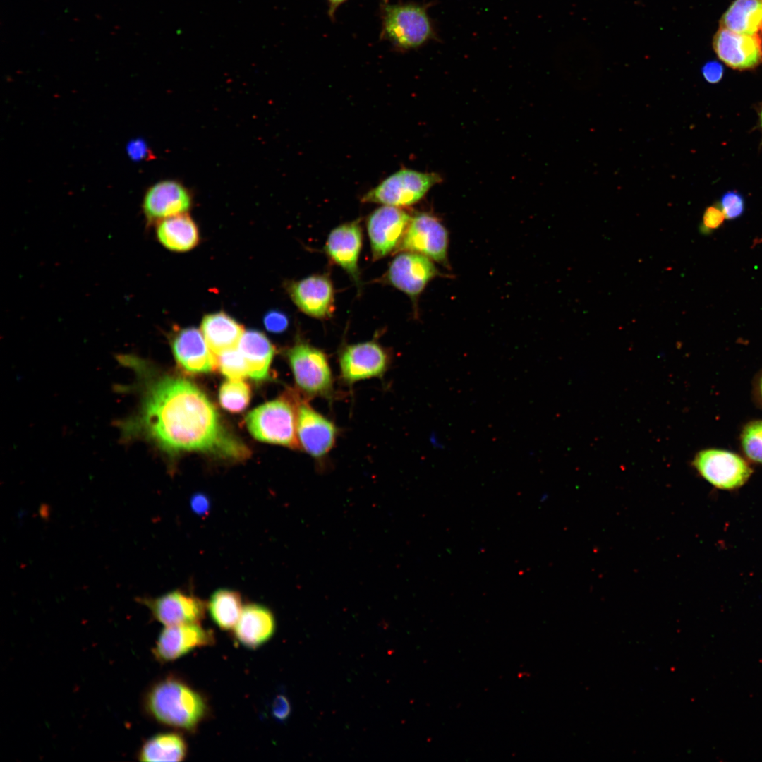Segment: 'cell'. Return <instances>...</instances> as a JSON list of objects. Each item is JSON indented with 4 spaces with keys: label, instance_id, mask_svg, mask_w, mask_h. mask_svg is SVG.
<instances>
[{
    "label": "cell",
    "instance_id": "1",
    "mask_svg": "<svg viewBox=\"0 0 762 762\" xmlns=\"http://www.w3.org/2000/svg\"><path fill=\"white\" fill-rule=\"evenodd\" d=\"M120 428L124 438L141 434L168 452L197 451L234 459L250 453L224 428L207 397L181 378L162 377L146 386L139 411Z\"/></svg>",
    "mask_w": 762,
    "mask_h": 762
},
{
    "label": "cell",
    "instance_id": "2",
    "mask_svg": "<svg viewBox=\"0 0 762 762\" xmlns=\"http://www.w3.org/2000/svg\"><path fill=\"white\" fill-rule=\"evenodd\" d=\"M147 708L159 722L193 732L207 717L205 697L183 679L168 676L152 686L147 696Z\"/></svg>",
    "mask_w": 762,
    "mask_h": 762
},
{
    "label": "cell",
    "instance_id": "3",
    "mask_svg": "<svg viewBox=\"0 0 762 762\" xmlns=\"http://www.w3.org/2000/svg\"><path fill=\"white\" fill-rule=\"evenodd\" d=\"M381 37L397 50L418 47L432 35V28L425 8L413 4L381 5Z\"/></svg>",
    "mask_w": 762,
    "mask_h": 762
},
{
    "label": "cell",
    "instance_id": "4",
    "mask_svg": "<svg viewBox=\"0 0 762 762\" xmlns=\"http://www.w3.org/2000/svg\"><path fill=\"white\" fill-rule=\"evenodd\" d=\"M297 404L281 398L252 410L246 418L248 430L257 440L296 449Z\"/></svg>",
    "mask_w": 762,
    "mask_h": 762
},
{
    "label": "cell",
    "instance_id": "5",
    "mask_svg": "<svg viewBox=\"0 0 762 762\" xmlns=\"http://www.w3.org/2000/svg\"><path fill=\"white\" fill-rule=\"evenodd\" d=\"M440 181V176L434 173L403 169L365 193L361 201L397 207H409L418 202Z\"/></svg>",
    "mask_w": 762,
    "mask_h": 762
},
{
    "label": "cell",
    "instance_id": "6",
    "mask_svg": "<svg viewBox=\"0 0 762 762\" xmlns=\"http://www.w3.org/2000/svg\"><path fill=\"white\" fill-rule=\"evenodd\" d=\"M287 356L295 382L301 391L310 396L330 395L332 375L322 351L300 341L289 349Z\"/></svg>",
    "mask_w": 762,
    "mask_h": 762
},
{
    "label": "cell",
    "instance_id": "7",
    "mask_svg": "<svg viewBox=\"0 0 762 762\" xmlns=\"http://www.w3.org/2000/svg\"><path fill=\"white\" fill-rule=\"evenodd\" d=\"M448 233L435 216L419 212L412 216L406 233L395 253L413 252L448 265Z\"/></svg>",
    "mask_w": 762,
    "mask_h": 762
},
{
    "label": "cell",
    "instance_id": "8",
    "mask_svg": "<svg viewBox=\"0 0 762 762\" xmlns=\"http://www.w3.org/2000/svg\"><path fill=\"white\" fill-rule=\"evenodd\" d=\"M694 465L706 480L717 488L726 490L742 485L751 473L742 458L720 449L700 452L694 459Z\"/></svg>",
    "mask_w": 762,
    "mask_h": 762
},
{
    "label": "cell",
    "instance_id": "9",
    "mask_svg": "<svg viewBox=\"0 0 762 762\" xmlns=\"http://www.w3.org/2000/svg\"><path fill=\"white\" fill-rule=\"evenodd\" d=\"M440 272L433 260L413 252H400L391 262L385 282L416 301L428 283Z\"/></svg>",
    "mask_w": 762,
    "mask_h": 762
},
{
    "label": "cell",
    "instance_id": "10",
    "mask_svg": "<svg viewBox=\"0 0 762 762\" xmlns=\"http://www.w3.org/2000/svg\"><path fill=\"white\" fill-rule=\"evenodd\" d=\"M412 216L400 207L383 205L368 217L367 229L373 260L395 252Z\"/></svg>",
    "mask_w": 762,
    "mask_h": 762
},
{
    "label": "cell",
    "instance_id": "11",
    "mask_svg": "<svg viewBox=\"0 0 762 762\" xmlns=\"http://www.w3.org/2000/svg\"><path fill=\"white\" fill-rule=\"evenodd\" d=\"M140 602L154 618L164 626L200 623L205 615L206 603L181 590H173L156 598H145Z\"/></svg>",
    "mask_w": 762,
    "mask_h": 762
},
{
    "label": "cell",
    "instance_id": "12",
    "mask_svg": "<svg viewBox=\"0 0 762 762\" xmlns=\"http://www.w3.org/2000/svg\"><path fill=\"white\" fill-rule=\"evenodd\" d=\"M339 359L341 377L349 384L381 376L389 364L387 353L373 341L345 346Z\"/></svg>",
    "mask_w": 762,
    "mask_h": 762
},
{
    "label": "cell",
    "instance_id": "13",
    "mask_svg": "<svg viewBox=\"0 0 762 762\" xmlns=\"http://www.w3.org/2000/svg\"><path fill=\"white\" fill-rule=\"evenodd\" d=\"M214 643V635L200 623L164 626L161 631L153 653L163 663L176 660L195 648Z\"/></svg>",
    "mask_w": 762,
    "mask_h": 762
},
{
    "label": "cell",
    "instance_id": "14",
    "mask_svg": "<svg viewBox=\"0 0 762 762\" xmlns=\"http://www.w3.org/2000/svg\"><path fill=\"white\" fill-rule=\"evenodd\" d=\"M296 433L299 447L311 456L321 458L332 448L337 428L308 403L300 401L297 403Z\"/></svg>",
    "mask_w": 762,
    "mask_h": 762
},
{
    "label": "cell",
    "instance_id": "15",
    "mask_svg": "<svg viewBox=\"0 0 762 762\" xmlns=\"http://www.w3.org/2000/svg\"><path fill=\"white\" fill-rule=\"evenodd\" d=\"M289 294L298 308L318 319H328L334 310V289L327 275H311L291 284Z\"/></svg>",
    "mask_w": 762,
    "mask_h": 762
},
{
    "label": "cell",
    "instance_id": "16",
    "mask_svg": "<svg viewBox=\"0 0 762 762\" xmlns=\"http://www.w3.org/2000/svg\"><path fill=\"white\" fill-rule=\"evenodd\" d=\"M188 190L175 180H163L146 192L143 209L150 222H159L175 215L185 214L191 207Z\"/></svg>",
    "mask_w": 762,
    "mask_h": 762
},
{
    "label": "cell",
    "instance_id": "17",
    "mask_svg": "<svg viewBox=\"0 0 762 762\" xmlns=\"http://www.w3.org/2000/svg\"><path fill=\"white\" fill-rule=\"evenodd\" d=\"M713 46L719 59L734 69L752 68L762 59L761 42L758 35L737 33L720 27L713 37Z\"/></svg>",
    "mask_w": 762,
    "mask_h": 762
},
{
    "label": "cell",
    "instance_id": "18",
    "mask_svg": "<svg viewBox=\"0 0 762 762\" xmlns=\"http://www.w3.org/2000/svg\"><path fill=\"white\" fill-rule=\"evenodd\" d=\"M171 349L177 363L187 373H205L216 368L214 355L202 332L196 328H184L176 332Z\"/></svg>",
    "mask_w": 762,
    "mask_h": 762
},
{
    "label": "cell",
    "instance_id": "19",
    "mask_svg": "<svg viewBox=\"0 0 762 762\" xmlns=\"http://www.w3.org/2000/svg\"><path fill=\"white\" fill-rule=\"evenodd\" d=\"M362 246V229L359 221L343 224L329 234L325 250L337 265L359 284L358 257Z\"/></svg>",
    "mask_w": 762,
    "mask_h": 762
},
{
    "label": "cell",
    "instance_id": "20",
    "mask_svg": "<svg viewBox=\"0 0 762 762\" xmlns=\"http://www.w3.org/2000/svg\"><path fill=\"white\" fill-rule=\"evenodd\" d=\"M276 619L272 612L258 603L243 605L241 616L233 629L236 642L248 649H257L273 636Z\"/></svg>",
    "mask_w": 762,
    "mask_h": 762
},
{
    "label": "cell",
    "instance_id": "21",
    "mask_svg": "<svg viewBox=\"0 0 762 762\" xmlns=\"http://www.w3.org/2000/svg\"><path fill=\"white\" fill-rule=\"evenodd\" d=\"M201 332L214 355L237 348L244 332L241 325L223 312L205 315Z\"/></svg>",
    "mask_w": 762,
    "mask_h": 762
},
{
    "label": "cell",
    "instance_id": "22",
    "mask_svg": "<svg viewBox=\"0 0 762 762\" xmlns=\"http://www.w3.org/2000/svg\"><path fill=\"white\" fill-rule=\"evenodd\" d=\"M237 348L246 360L248 376L257 380L267 379L275 352L268 338L259 331L248 330L243 332Z\"/></svg>",
    "mask_w": 762,
    "mask_h": 762
},
{
    "label": "cell",
    "instance_id": "23",
    "mask_svg": "<svg viewBox=\"0 0 762 762\" xmlns=\"http://www.w3.org/2000/svg\"><path fill=\"white\" fill-rule=\"evenodd\" d=\"M157 236L159 241L165 248L177 252L188 251L193 248L199 241L197 226L186 213L159 221Z\"/></svg>",
    "mask_w": 762,
    "mask_h": 762
},
{
    "label": "cell",
    "instance_id": "24",
    "mask_svg": "<svg viewBox=\"0 0 762 762\" xmlns=\"http://www.w3.org/2000/svg\"><path fill=\"white\" fill-rule=\"evenodd\" d=\"M720 27L737 33L758 35L762 30V0H734L722 15Z\"/></svg>",
    "mask_w": 762,
    "mask_h": 762
},
{
    "label": "cell",
    "instance_id": "25",
    "mask_svg": "<svg viewBox=\"0 0 762 762\" xmlns=\"http://www.w3.org/2000/svg\"><path fill=\"white\" fill-rule=\"evenodd\" d=\"M206 607L214 624L222 630L229 631L237 624L243 605L238 592L222 588L212 593Z\"/></svg>",
    "mask_w": 762,
    "mask_h": 762
},
{
    "label": "cell",
    "instance_id": "26",
    "mask_svg": "<svg viewBox=\"0 0 762 762\" xmlns=\"http://www.w3.org/2000/svg\"><path fill=\"white\" fill-rule=\"evenodd\" d=\"M187 752L188 745L181 734L165 732L149 739L143 744L139 756L142 761H181Z\"/></svg>",
    "mask_w": 762,
    "mask_h": 762
},
{
    "label": "cell",
    "instance_id": "27",
    "mask_svg": "<svg viewBox=\"0 0 762 762\" xmlns=\"http://www.w3.org/2000/svg\"><path fill=\"white\" fill-rule=\"evenodd\" d=\"M250 395V389L243 380H229L220 387L219 400L225 410L239 413L248 405Z\"/></svg>",
    "mask_w": 762,
    "mask_h": 762
},
{
    "label": "cell",
    "instance_id": "28",
    "mask_svg": "<svg viewBox=\"0 0 762 762\" xmlns=\"http://www.w3.org/2000/svg\"><path fill=\"white\" fill-rule=\"evenodd\" d=\"M216 368L229 380H243L248 376L246 360L238 348L214 355Z\"/></svg>",
    "mask_w": 762,
    "mask_h": 762
},
{
    "label": "cell",
    "instance_id": "29",
    "mask_svg": "<svg viewBox=\"0 0 762 762\" xmlns=\"http://www.w3.org/2000/svg\"><path fill=\"white\" fill-rule=\"evenodd\" d=\"M744 450L751 460L762 463V421L749 424L742 437Z\"/></svg>",
    "mask_w": 762,
    "mask_h": 762
},
{
    "label": "cell",
    "instance_id": "30",
    "mask_svg": "<svg viewBox=\"0 0 762 762\" xmlns=\"http://www.w3.org/2000/svg\"><path fill=\"white\" fill-rule=\"evenodd\" d=\"M726 219L739 218L744 211V200L739 193L728 191L721 198L720 205Z\"/></svg>",
    "mask_w": 762,
    "mask_h": 762
},
{
    "label": "cell",
    "instance_id": "31",
    "mask_svg": "<svg viewBox=\"0 0 762 762\" xmlns=\"http://www.w3.org/2000/svg\"><path fill=\"white\" fill-rule=\"evenodd\" d=\"M725 217L719 205L707 207L703 213L700 231L704 234L718 229L722 224Z\"/></svg>",
    "mask_w": 762,
    "mask_h": 762
},
{
    "label": "cell",
    "instance_id": "32",
    "mask_svg": "<svg viewBox=\"0 0 762 762\" xmlns=\"http://www.w3.org/2000/svg\"><path fill=\"white\" fill-rule=\"evenodd\" d=\"M266 329L273 333H281L286 330L289 320L286 315L277 310L267 313L264 318Z\"/></svg>",
    "mask_w": 762,
    "mask_h": 762
},
{
    "label": "cell",
    "instance_id": "33",
    "mask_svg": "<svg viewBox=\"0 0 762 762\" xmlns=\"http://www.w3.org/2000/svg\"><path fill=\"white\" fill-rule=\"evenodd\" d=\"M271 712L272 716L277 720H286L291 713V705L286 697L283 695L277 696L272 702Z\"/></svg>",
    "mask_w": 762,
    "mask_h": 762
},
{
    "label": "cell",
    "instance_id": "34",
    "mask_svg": "<svg viewBox=\"0 0 762 762\" xmlns=\"http://www.w3.org/2000/svg\"><path fill=\"white\" fill-rule=\"evenodd\" d=\"M702 74L708 83H716L722 77V66L715 61L707 62L702 68Z\"/></svg>",
    "mask_w": 762,
    "mask_h": 762
},
{
    "label": "cell",
    "instance_id": "35",
    "mask_svg": "<svg viewBox=\"0 0 762 762\" xmlns=\"http://www.w3.org/2000/svg\"><path fill=\"white\" fill-rule=\"evenodd\" d=\"M190 506L196 514H204L209 510L210 501L203 494H196L191 497Z\"/></svg>",
    "mask_w": 762,
    "mask_h": 762
},
{
    "label": "cell",
    "instance_id": "36",
    "mask_svg": "<svg viewBox=\"0 0 762 762\" xmlns=\"http://www.w3.org/2000/svg\"><path fill=\"white\" fill-rule=\"evenodd\" d=\"M329 6L328 15L333 19L337 8L347 0H327Z\"/></svg>",
    "mask_w": 762,
    "mask_h": 762
},
{
    "label": "cell",
    "instance_id": "37",
    "mask_svg": "<svg viewBox=\"0 0 762 762\" xmlns=\"http://www.w3.org/2000/svg\"><path fill=\"white\" fill-rule=\"evenodd\" d=\"M760 121H761V125L762 126V110H761V114H760Z\"/></svg>",
    "mask_w": 762,
    "mask_h": 762
},
{
    "label": "cell",
    "instance_id": "38",
    "mask_svg": "<svg viewBox=\"0 0 762 762\" xmlns=\"http://www.w3.org/2000/svg\"><path fill=\"white\" fill-rule=\"evenodd\" d=\"M761 392H762V381H761Z\"/></svg>",
    "mask_w": 762,
    "mask_h": 762
}]
</instances>
